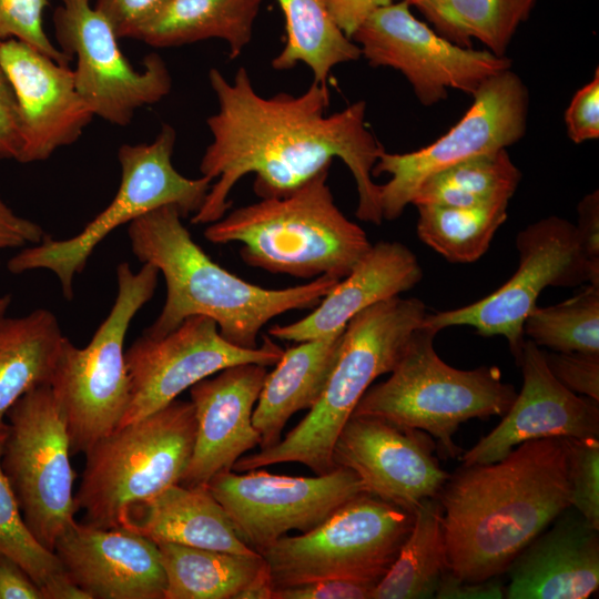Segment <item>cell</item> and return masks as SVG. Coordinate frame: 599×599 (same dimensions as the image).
Listing matches in <instances>:
<instances>
[{
  "label": "cell",
  "instance_id": "cell-1",
  "mask_svg": "<svg viewBox=\"0 0 599 599\" xmlns=\"http://www.w3.org/2000/svg\"><path fill=\"white\" fill-rule=\"evenodd\" d=\"M209 81L217 111L206 120L212 142L200 171L214 183L193 214V224L222 219L231 206L232 189L246 174H255L254 191L261 199L283 196L329 167L334 158L354 176L356 216L382 224L379 184L373 181V167L385 149L366 125L365 101L326 114L329 91L327 84L315 81L300 95L280 92L264 98L243 67L232 82L212 68Z\"/></svg>",
  "mask_w": 599,
  "mask_h": 599
},
{
  "label": "cell",
  "instance_id": "cell-2",
  "mask_svg": "<svg viewBox=\"0 0 599 599\" xmlns=\"http://www.w3.org/2000/svg\"><path fill=\"white\" fill-rule=\"evenodd\" d=\"M437 497L449 572L496 578L570 508L565 439L528 440L498 461L463 465Z\"/></svg>",
  "mask_w": 599,
  "mask_h": 599
},
{
  "label": "cell",
  "instance_id": "cell-3",
  "mask_svg": "<svg viewBox=\"0 0 599 599\" xmlns=\"http://www.w3.org/2000/svg\"><path fill=\"white\" fill-rule=\"evenodd\" d=\"M182 216L176 206L164 205L128 226L135 257L155 266L166 284L162 311L145 334L162 336L187 317L203 315L215 321L231 344L256 348L262 327L273 317L315 307L339 281L323 275L282 290L252 284L213 262L193 241Z\"/></svg>",
  "mask_w": 599,
  "mask_h": 599
},
{
  "label": "cell",
  "instance_id": "cell-4",
  "mask_svg": "<svg viewBox=\"0 0 599 599\" xmlns=\"http://www.w3.org/2000/svg\"><path fill=\"white\" fill-rule=\"evenodd\" d=\"M329 167L283 196L238 207L204 231L214 244L240 242L250 266L300 278L342 280L372 247L334 202Z\"/></svg>",
  "mask_w": 599,
  "mask_h": 599
},
{
  "label": "cell",
  "instance_id": "cell-5",
  "mask_svg": "<svg viewBox=\"0 0 599 599\" xmlns=\"http://www.w3.org/2000/svg\"><path fill=\"white\" fill-rule=\"evenodd\" d=\"M426 314L423 301L400 296L356 314L345 327L336 363L308 414L276 445L238 458L233 470L282 463L303 464L315 475L335 469L332 451L341 429L373 382L392 372Z\"/></svg>",
  "mask_w": 599,
  "mask_h": 599
},
{
  "label": "cell",
  "instance_id": "cell-6",
  "mask_svg": "<svg viewBox=\"0 0 599 599\" xmlns=\"http://www.w3.org/2000/svg\"><path fill=\"white\" fill-rule=\"evenodd\" d=\"M437 332L420 325L412 335L390 376L363 395L352 415L383 418L436 438L456 457L454 435L473 418L504 416L517 392L502 382L497 366L458 369L434 348Z\"/></svg>",
  "mask_w": 599,
  "mask_h": 599
},
{
  "label": "cell",
  "instance_id": "cell-7",
  "mask_svg": "<svg viewBox=\"0 0 599 599\" xmlns=\"http://www.w3.org/2000/svg\"><path fill=\"white\" fill-rule=\"evenodd\" d=\"M159 270L116 266L114 304L84 348L64 338L50 382L65 423L71 455L85 453L118 428L130 402L124 338L134 315L154 295Z\"/></svg>",
  "mask_w": 599,
  "mask_h": 599
},
{
  "label": "cell",
  "instance_id": "cell-8",
  "mask_svg": "<svg viewBox=\"0 0 599 599\" xmlns=\"http://www.w3.org/2000/svg\"><path fill=\"white\" fill-rule=\"evenodd\" d=\"M196 422L191 402L175 399L93 444L75 497L84 522L118 528L129 505L180 484L192 457Z\"/></svg>",
  "mask_w": 599,
  "mask_h": 599
},
{
  "label": "cell",
  "instance_id": "cell-9",
  "mask_svg": "<svg viewBox=\"0 0 599 599\" xmlns=\"http://www.w3.org/2000/svg\"><path fill=\"white\" fill-rule=\"evenodd\" d=\"M176 132L163 124L151 143L119 148L121 182L112 202L77 235L67 240L45 237L23 247L7 267L12 274L49 270L58 277L67 300L73 296V280L81 273L93 250L113 230L164 205L176 206L183 216L203 204L212 181L190 179L172 164Z\"/></svg>",
  "mask_w": 599,
  "mask_h": 599
},
{
  "label": "cell",
  "instance_id": "cell-10",
  "mask_svg": "<svg viewBox=\"0 0 599 599\" xmlns=\"http://www.w3.org/2000/svg\"><path fill=\"white\" fill-rule=\"evenodd\" d=\"M413 522L414 512L364 493L312 530L283 536L260 554L274 589L321 579L378 583Z\"/></svg>",
  "mask_w": 599,
  "mask_h": 599
},
{
  "label": "cell",
  "instance_id": "cell-11",
  "mask_svg": "<svg viewBox=\"0 0 599 599\" xmlns=\"http://www.w3.org/2000/svg\"><path fill=\"white\" fill-rule=\"evenodd\" d=\"M6 419L2 470L26 526L53 551L57 539L75 522L78 507L69 435L50 385L24 394Z\"/></svg>",
  "mask_w": 599,
  "mask_h": 599
},
{
  "label": "cell",
  "instance_id": "cell-12",
  "mask_svg": "<svg viewBox=\"0 0 599 599\" xmlns=\"http://www.w3.org/2000/svg\"><path fill=\"white\" fill-rule=\"evenodd\" d=\"M519 265L514 275L486 297L458 308L426 314L422 323L435 332L471 326L484 337L502 336L518 365L525 343L524 323L547 286H599L578 241L576 226L548 216L516 236Z\"/></svg>",
  "mask_w": 599,
  "mask_h": 599
},
{
  "label": "cell",
  "instance_id": "cell-13",
  "mask_svg": "<svg viewBox=\"0 0 599 599\" xmlns=\"http://www.w3.org/2000/svg\"><path fill=\"white\" fill-rule=\"evenodd\" d=\"M471 97L473 103L460 120L432 144L379 155L373 176H390L379 185L383 220L399 217L429 176L474 156L507 149L524 138L529 95L515 72L507 69L489 77Z\"/></svg>",
  "mask_w": 599,
  "mask_h": 599
},
{
  "label": "cell",
  "instance_id": "cell-14",
  "mask_svg": "<svg viewBox=\"0 0 599 599\" xmlns=\"http://www.w3.org/2000/svg\"><path fill=\"white\" fill-rule=\"evenodd\" d=\"M349 38L370 67L399 71L426 106L445 100L449 89L473 95L485 80L511 65L507 57L446 40L415 18L405 0L373 9Z\"/></svg>",
  "mask_w": 599,
  "mask_h": 599
},
{
  "label": "cell",
  "instance_id": "cell-15",
  "mask_svg": "<svg viewBox=\"0 0 599 599\" xmlns=\"http://www.w3.org/2000/svg\"><path fill=\"white\" fill-rule=\"evenodd\" d=\"M53 26L59 49L77 59L75 88L94 116L126 125L138 109L158 103L171 91V74L161 55L150 53L142 69H134L91 0H61Z\"/></svg>",
  "mask_w": 599,
  "mask_h": 599
},
{
  "label": "cell",
  "instance_id": "cell-16",
  "mask_svg": "<svg viewBox=\"0 0 599 599\" xmlns=\"http://www.w3.org/2000/svg\"><path fill=\"white\" fill-rule=\"evenodd\" d=\"M215 475L209 490L240 539L260 552L288 531L307 532L354 497L367 493L358 476L336 467L314 477L270 474L261 468Z\"/></svg>",
  "mask_w": 599,
  "mask_h": 599
},
{
  "label": "cell",
  "instance_id": "cell-17",
  "mask_svg": "<svg viewBox=\"0 0 599 599\" xmlns=\"http://www.w3.org/2000/svg\"><path fill=\"white\" fill-rule=\"evenodd\" d=\"M256 348L227 342L210 317L194 315L175 329L152 336L143 333L125 352L130 402L120 426L163 408L197 382L238 364L275 365L283 348L263 336Z\"/></svg>",
  "mask_w": 599,
  "mask_h": 599
},
{
  "label": "cell",
  "instance_id": "cell-18",
  "mask_svg": "<svg viewBox=\"0 0 599 599\" xmlns=\"http://www.w3.org/2000/svg\"><path fill=\"white\" fill-rule=\"evenodd\" d=\"M434 449L422 430L352 415L335 440L332 459L354 471L368 494L414 512L424 499L437 497L449 478Z\"/></svg>",
  "mask_w": 599,
  "mask_h": 599
},
{
  "label": "cell",
  "instance_id": "cell-19",
  "mask_svg": "<svg viewBox=\"0 0 599 599\" xmlns=\"http://www.w3.org/2000/svg\"><path fill=\"white\" fill-rule=\"evenodd\" d=\"M0 61L17 104L18 162L43 161L74 143L94 115L75 88L73 70L12 38L1 42Z\"/></svg>",
  "mask_w": 599,
  "mask_h": 599
},
{
  "label": "cell",
  "instance_id": "cell-20",
  "mask_svg": "<svg viewBox=\"0 0 599 599\" xmlns=\"http://www.w3.org/2000/svg\"><path fill=\"white\" fill-rule=\"evenodd\" d=\"M518 365L520 392L498 426L463 455L464 466L498 461L528 440L598 438L599 402L561 385L549 370L540 346L525 341Z\"/></svg>",
  "mask_w": 599,
  "mask_h": 599
},
{
  "label": "cell",
  "instance_id": "cell-21",
  "mask_svg": "<svg viewBox=\"0 0 599 599\" xmlns=\"http://www.w3.org/2000/svg\"><path fill=\"white\" fill-rule=\"evenodd\" d=\"M267 374L264 365L238 364L189 388L196 432L181 485L206 487L215 475L233 470L238 458L260 446L252 416Z\"/></svg>",
  "mask_w": 599,
  "mask_h": 599
},
{
  "label": "cell",
  "instance_id": "cell-22",
  "mask_svg": "<svg viewBox=\"0 0 599 599\" xmlns=\"http://www.w3.org/2000/svg\"><path fill=\"white\" fill-rule=\"evenodd\" d=\"M53 551L91 599H164L159 548L142 535L75 521L57 539Z\"/></svg>",
  "mask_w": 599,
  "mask_h": 599
},
{
  "label": "cell",
  "instance_id": "cell-23",
  "mask_svg": "<svg viewBox=\"0 0 599 599\" xmlns=\"http://www.w3.org/2000/svg\"><path fill=\"white\" fill-rule=\"evenodd\" d=\"M567 510L510 564L506 598L586 599L598 590L599 529Z\"/></svg>",
  "mask_w": 599,
  "mask_h": 599
},
{
  "label": "cell",
  "instance_id": "cell-24",
  "mask_svg": "<svg viewBox=\"0 0 599 599\" xmlns=\"http://www.w3.org/2000/svg\"><path fill=\"white\" fill-rule=\"evenodd\" d=\"M423 277L416 255L403 243L378 242L304 318L273 325L272 337L305 342L344 329L363 309L413 288Z\"/></svg>",
  "mask_w": 599,
  "mask_h": 599
},
{
  "label": "cell",
  "instance_id": "cell-25",
  "mask_svg": "<svg viewBox=\"0 0 599 599\" xmlns=\"http://www.w3.org/2000/svg\"><path fill=\"white\" fill-rule=\"evenodd\" d=\"M119 527L155 544L172 542L234 554L255 552L240 539L226 511L207 487L172 485L125 507Z\"/></svg>",
  "mask_w": 599,
  "mask_h": 599
},
{
  "label": "cell",
  "instance_id": "cell-26",
  "mask_svg": "<svg viewBox=\"0 0 599 599\" xmlns=\"http://www.w3.org/2000/svg\"><path fill=\"white\" fill-rule=\"evenodd\" d=\"M344 329L300 342L283 352L268 373L252 423L261 437V449L282 439V432L295 413L311 409L319 399L336 363Z\"/></svg>",
  "mask_w": 599,
  "mask_h": 599
},
{
  "label": "cell",
  "instance_id": "cell-27",
  "mask_svg": "<svg viewBox=\"0 0 599 599\" xmlns=\"http://www.w3.org/2000/svg\"><path fill=\"white\" fill-rule=\"evenodd\" d=\"M64 338L45 308L0 319V432L7 430V413L19 398L50 385Z\"/></svg>",
  "mask_w": 599,
  "mask_h": 599
},
{
  "label": "cell",
  "instance_id": "cell-28",
  "mask_svg": "<svg viewBox=\"0 0 599 599\" xmlns=\"http://www.w3.org/2000/svg\"><path fill=\"white\" fill-rule=\"evenodd\" d=\"M262 0H171L132 39L156 48L223 40L231 59L250 43Z\"/></svg>",
  "mask_w": 599,
  "mask_h": 599
},
{
  "label": "cell",
  "instance_id": "cell-29",
  "mask_svg": "<svg viewBox=\"0 0 599 599\" xmlns=\"http://www.w3.org/2000/svg\"><path fill=\"white\" fill-rule=\"evenodd\" d=\"M166 578L164 599H236L267 565L257 551L234 554L156 544Z\"/></svg>",
  "mask_w": 599,
  "mask_h": 599
},
{
  "label": "cell",
  "instance_id": "cell-30",
  "mask_svg": "<svg viewBox=\"0 0 599 599\" xmlns=\"http://www.w3.org/2000/svg\"><path fill=\"white\" fill-rule=\"evenodd\" d=\"M446 571L443 509L438 498H426L414 510L412 529L372 599L435 598Z\"/></svg>",
  "mask_w": 599,
  "mask_h": 599
},
{
  "label": "cell",
  "instance_id": "cell-31",
  "mask_svg": "<svg viewBox=\"0 0 599 599\" xmlns=\"http://www.w3.org/2000/svg\"><path fill=\"white\" fill-rule=\"evenodd\" d=\"M285 17L286 42L272 60L275 70L307 65L314 81L327 84L331 70L361 58L359 47L339 28L326 0H277Z\"/></svg>",
  "mask_w": 599,
  "mask_h": 599
},
{
  "label": "cell",
  "instance_id": "cell-32",
  "mask_svg": "<svg viewBox=\"0 0 599 599\" xmlns=\"http://www.w3.org/2000/svg\"><path fill=\"white\" fill-rule=\"evenodd\" d=\"M536 0H412L446 40L470 48L473 39L498 57L505 52Z\"/></svg>",
  "mask_w": 599,
  "mask_h": 599
},
{
  "label": "cell",
  "instance_id": "cell-33",
  "mask_svg": "<svg viewBox=\"0 0 599 599\" xmlns=\"http://www.w3.org/2000/svg\"><path fill=\"white\" fill-rule=\"evenodd\" d=\"M521 180V172L506 149L459 162L426 179L410 204L476 206L509 201Z\"/></svg>",
  "mask_w": 599,
  "mask_h": 599
},
{
  "label": "cell",
  "instance_id": "cell-34",
  "mask_svg": "<svg viewBox=\"0 0 599 599\" xmlns=\"http://www.w3.org/2000/svg\"><path fill=\"white\" fill-rule=\"evenodd\" d=\"M509 201L476 206L419 205V240L450 263H473L489 248L508 217Z\"/></svg>",
  "mask_w": 599,
  "mask_h": 599
},
{
  "label": "cell",
  "instance_id": "cell-35",
  "mask_svg": "<svg viewBox=\"0 0 599 599\" xmlns=\"http://www.w3.org/2000/svg\"><path fill=\"white\" fill-rule=\"evenodd\" d=\"M524 335L552 352L599 355V286L587 284L559 304L536 306L525 319Z\"/></svg>",
  "mask_w": 599,
  "mask_h": 599
},
{
  "label": "cell",
  "instance_id": "cell-36",
  "mask_svg": "<svg viewBox=\"0 0 599 599\" xmlns=\"http://www.w3.org/2000/svg\"><path fill=\"white\" fill-rule=\"evenodd\" d=\"M6 434L0 432V552L18 561L42 590L65 572L57 555L39 544L23 521L1 466Z\"/></svg>",
  "mask_w": 599,
  "mask_h": 599
},
{
  "label": "cell",
  "instance_id": "cell-37",
  "mask_svg": "<svg viewBox=\"0 0 599 599\" xmlns=\"http://www.w3.org/2000/svg\"><path fill=\"white\" fill-rule=\"evenodd\" d=\"M570 507L599 529V440L564 438Z\"/></svg>",
  "mask_w": 599,
  "mask_h": 599
},
{
  "label": "cell",
  "instance_id": "cell-38",
  "mask_svg": "<svg viewBox=\"0 0 599 599\" xmlns=\"http://www.w3.org/2000/svg\"><path fill=\"white\" fill-rule=\"evenodd\" d=\"M50 0H0V37L17 39L54 61L68 64L69 55L57 48L43 28V13Z\"/></svg>",
  "mask_w": 599,
  "mask_h": 599
},
{
  "label": "cell",
  "instance_id": "cell-39",
  "mask_svg": "<svg viewBox=\"0 0 599 599\" xmlns=\"http://www.w3.org/2000/svg\"><path fill=\"white\" fill-rule=\"evenodd\" d=\"M555 378L570 392L599 402V355L544 352Z\"/></svg>",
  "mask_w": 599,
  "mask_h": 599
},
{
  "label": "cell",
  "instance_id": "cell-40",
  "mask_svg": "<svg viewBox=\"0 0 599 599\" xmlns=\"http://www.w3.org/2000/svg\"><path fill=\"white\" fill-rule=\"evenodd\" d=\"M171 0H95L94 8L119 38L133 35L155 19Z\"/></svg>",
  "mask_w": 599,
  "mask_h": 599
},
{
  "label": "cell",
  "instance_id": "cell-41",
  "mask_svg": "<svg viewBox=\"0 0 599 599\" xmlns=\"http://www.w3.org/2000/svg\"><path fill=\"white\" fill-rule=\"evenodd\" d=\"M567 134L575 143L599 138V69L572 97L566 113Z\"/></svg>",
  "mask_w": 599,
  "mask_h": 599
},
{
  "label": "cell",
  "instance_id": "cell-42",
  "mask_svg": "<svg viewBox=\"0 0 599 599\" xmlns=\"http://www.w3.org/2000/svg\"><path fill=\"white\" fill-rule=\"evenodd\" d=\"M376 585L349 579H321L276 588L273 599H372Z\"/></svg>",
  "mask_w": 599,
  "mask_h": 599
},
{
  "label": "cell",
  "instance_id": "cell-43",
  "mask_svg": "<svg viewBox=\"0 0 599 599\" xmlns=\"http://www.w3.org/2000/svg\"><path fill=\"white\" fill-rule=\"evenodd\" d=\"M4 39L0 37V44ZM21 138L12 88L0 61V159L18 161Z\"/></svg>",
  "mask_w": 599,
  "mask_h": 599
},
{
  "label": "cell",
  "instance_id": "cell-44",
  "mask_svg": "<svg viewBox=\"0 0 599 599\" xmlns=\"http://www.w3.org/2000/svg\"><path fill=\"white\" fill-rule=\"evenodd\" d=\"M577 237L595 275L599 276V192L596 190L578 203Z\"/></svg>",
  "mask_w": 599,
  "mask_h": 599
},
{
  "label": "cell",
  "instance_id": "cell-45",
  "mask_svg": "<svg viewBox=\"0 0 599 599\" xmlns=\"http://www.w3.org/2000/svg\"><path fill=\"white\" fill-rule=\"evenodd\" d=\"M47 237L35 222L18 215L0 195V251L27 247Z\"/></svg>",
  "mask_w": 599,
  "mask_h": 599
},
{
  "label": "cell",
  "instance_id": "cell-46",
  "mask_svg": "<svg viewBox=\"0 0 599 599\" xmlns=\"http://www.w3.org/2000/svg\"><path fill=\"white\" fill-rule=\"evenodd\" d=\"M0 599H43L38 583L14 559L0 552Z\"/></svg>",
  "mask_w": 599,
  "mask_h": 599
},
{
  "label": "cell",
  "instance_id": "cell-47",
  "mask_svg": "<svg viewBox=\"0 0 599 599\" xmlns=\"http://www.w3.org/2000/svg\"><path fill=\"white\" fill-rule=\"evenodd\" d=\"M506 588L496 578L484 581H464L448 571L435 593L437 599H500L505 597Z\"/></svg>",
  "mask_w": 599,
  "mask_h": 599
},
{
  "label": "cell",
  "instance_id": "cell-48",
  "mask_svg": "<svg viewBox=\"0 0 599 599\" xmlns=\"http://www.w3.org/2000/svg\"><path fill=\"white\" fill-rule=\"evenodd\" d=\"M394 0H326L327 8L339 26L349 37L361 21L375 8ZM408 3L412 0H405Z\"/></svg>",
  "mask_w": 599,
  "mask_h": 599
},
{
  "label": "cell",
  "instance_id": "cell-49",
  "mask_svg": "<svg viewBox=\"0 0 599 599\" xmlns=\"http://www.w3.org/2000/svg\"><path fill=\"white\" fill-rule=\"evenodd\" d=\"M43 599H91L65 573L42 589Z\"/></svg>",
  "mask_w": 599,
  "mask_h": 599
},
{
  "label": "cell",
  "instance_id": "cell-50",
  "mask_svg": "<svg viewBox=\"0 0 599 599\" xmlns=\"http://www.w3.org/2000/svg\"><path fill=\"white\" fill-rule=\"evenodd\" d=\"M273 592L274 587L266 569L244 588L236 599H273Z\"/></svg>",
  "mask_w": 599,
  "mask_h": 599
},
{
  "label": "cell",
  "instance_id": "cell-51",
  "mask_svg": "<svg viewBox=\"0 0 599 599\" xmlns=\"http://www.w3.org/2000/svg\"><path fill=\"white\" fill-rule=\"evenodd\" d=\"M12 298L9 294L0 296V319L6 316Z\"/></svg>",
  "mask_w": 599,
  "mask_h": 599
}]
</instances>
